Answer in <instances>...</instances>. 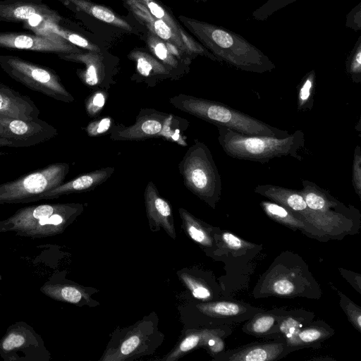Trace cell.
Masks as SVG:
<instances>
[{
  "mask_svg": "<svg viewBox=\"0 0 361 361\" xmlns=\"http://www.w3.org/2000/svg\"><path fill=\"white\" fill-rule=\"evenodd\" d=\"M66 204L51 205V204H42L36 207L27 208L22 213L31 216L34 219L39 220L43 217H47L52 215L54 213L61 209Z\"/></svg>",
  "mask_w": 361,
  "mask_h": 361,
  "instance_id": "cell-37",
  "label": "cell"
},
{
  "mask_svg": "<svg viewBox=\"0 0 361 361\" xmlns=\"http://www.w3.org/2000/svg\"><path fill=\"white\" fill-rule=\"evenodd\" d=\"M180 20L219 62L247 72H271L275 64L240 35L227 28L185 16Z\"/></svg>",
  "mask_w": 361,
  "mask_h": 361,
  "instance_id": "cell-1",
  "label": "cell"
},
{
  "mask_svg": "<svg viewBox=\"0 0 361 361\" xmlns=\"http://www.w3.org/2000/svg\"><path fill=\"white\" fill-rule=\"evenodd\" d=\"M348 305L346 307L348 315L349 316L352 322L354 323V325L356 328L360 331V309L356 310V307L353 305Z\"/></svg>",
  "mask_w": 361,
  "mask_h": 361,
  "instance_id": "cell-45",
  "label": "cell"
},
{
  "mask_svg": "<svg viewBox=\"0 0 361 361\" xmlns=\"http://www.w3.org/2000/svg\"><path fill=\"white\" fill-rule=\"evenodd\" d=\"M183 228L188 236L196 243L205 246L212 245V240L202 222L183 208L179 209Z\"/></svg>",
  "mask_w": 361,
  "mask_h": 361,
  "instance_id": "cell-24",
  "label": "cell"
},
{
  "mask_svg": "<svg viewBox=\"0 0 361 361\" xmlns=\"http://www.w3.org/2000/svg\"><path fill=\"white\" fill-rule=\"evenodd\" d=\"M128 4L130 5L134 13L142 20L151 32L159 39L169 42L178 47L180 51H186L190 55H202L212 61H218L207 49L201 44L194 41L192 38H185L178 34L165 21L157 18L149 13L146 7L140 1L132 0Z\"/></svg>",
  "mask_w": 361,
  "mask_h": 361,
  "instance_id": "cell-10",
  "label": "cell"
},
{
  "mask_svg": "<svg viewBox=\"0 0 361 361\" xmlns=\"http://www.w3.org/2000/svg\"><path fill=\"white\" fill-rule=\"evenodd\" d=\"M114 171V167L106 166L84 173L45 192L37 200L57 198L64 195L92 190L104 183Z\"/></svg>",
  "mask_w": 361,
  "mask_h": 361,
  "instance_id": "cell-17",
  "label": "cell"
},
{
  "mask_svg": "<svg viewBox=\"0 0 361 361\" xmlns=\"http://www.w3.org/2000/svg\"><path fill=\"white\" fill-rule=\"evenodd\" d=\"M283 351V346L277 343L254 345L233 353L228 360L267 361L275 360Z\"/></svg>",
  "mask_w": 361,
  "mask_h": 361,
  "instance_id": "cell-21",
  "label": "cell"
},
{
  "mask_svg": "<svg viewBox=\"0 0 361 361\" xmlns=\"http://www.w3.org/2000/svg\"><path fill=\"white\" fill-rule=\"evenodd\" d=\"M169 103L176 109L216 126L226 127L245 135L278 137L290 135L286 130L269 126L220 102L180 93L171 97Z\"/></svg>",
  "mask_w": 361,
  "mask_h": 361,
  "instance_id": "cell-3",
  "label": "cell"
},
{
  "mask_svg": "<svg viewBox=\"0 0 361 361\" xmlns=\"http://www.w3.org/2000/svg\"><path fill=\"white\" fill-rule=\"evenodd\" d=\"M275 318L269 314H262L253 319L248 325L250 331L255 334H264L274 324Z\"/></svg>",
  "mask_w": 361,
  "mask_h": 361,
  "instance_id": "cell-38",
  "label": "cell"
},
{
  "mask_svg": "<svg viewBox=\"0 0 361 361\" xmlns=\"http://www.w3.org/2000/svg\"><path fill=\"white\" fill-rule=\"evenodd\" d=\"M61 18L47 5L27 1H0V20L12 23L25 22L33 29L39 28L46 22L57 23Z\"/></svg>",
  "mask_w": 361,
  "mask_h": 361,
  "instance_id": "cell-12",
  "label": "cell"
},
{
  "mask_svg": "<svg viewBox=\"0 0 361 361\" xmlns=\"http://www.w3.org/2000/svg\"><path fill=\"white\" fill-rule=\"evenodd\" d=\"M69 170L67 163H54L0 184V204L36 201L43 193L63 183Z\"/></svg>",
  "mask_w": 361,
  "mask_h": 361,
  "instance_id": "cell-6",
  "label": "cell"
},
{
  "mask_svg": "<svg viewBox=\"0 0 361 361\" xmlns=\"http://www.w3.org/2000/svg\"><path fill=\"white\" fill-rule=\"evenodd\" d=\"M255 192L276 202L313 226L322 233L335 235L338 228H346L350 222L348 217L322 214L310 209L300 190L271 184L258 185Z\"/></svg>",
  "mask_w": 361,
  "mask_h": 361,
  "instance_id": "cell-7",
  "label": "cell"
},
{
  "mask_svg": "<svg viewBox=\"0 0 361 361\" xmlns=\"http://www.w3.org/2000/svg\"><path fill=\"white\" fill-rule=\"evenodd\" d=\"M36 34L0 32V47L58 54L81 52L73 44L46 30H35Z\"/></svg>",
  "mask_w": 361,
  "mask_h": 361,
  "instance_id": "cell-9",
  "label": "cell"
},
{
  "mask_svg": "<svg viewBox=\"0 0 361 361\" xmlns=\"http://www.w3.org/2000/svg\"><path fill=\"white\" fill-rule=\"evenodd\" d=\"M147 41L154 54L171 72L173 80L180 77L184 73V68L180 66L179 59L167 48L165 43L153 35L149 36Z\"/></svg>",
  "mask_w": 361,
  "mask_h": 361,
  "instance_id": "cell-23",
  "label": "cell"
},
{
  "mask_svg": "<svg viewBox=\"0 0 361 361\" xmlns=\"http://www.w3.org/2000/svg\"><path fill=\"white\" fill-rule=\"evenodd\" d=\"M345 71L353 82H361V37L359 36L345 61Z\"/></svg>",
  "mask_w": 361,
  "mask_h": 361,
  "instance_id": "cell-30",
  "label": "cell"
},
{
  "mask_svg": "<svg viewBox=\"0 0 361 361\" xmlns=\"http://www.w3.org/2000/svg\"><path fill=\"white\" fill-rule=\"evenodd\" d=\"M296 1L298 0H267L252 13L251 17L256 20L264 21L274 13Z\"/></svg>",
  "mask_w": 361,
  "mask_h": 361,
  "instance_id": "cell-31",
  "label": "cell"
},
{
  "mask_svg": "<svg viewBox=\"0 0 361 361\" xmlns=\"http://www.w3.org/2000/svg\"><path fill=\"white\" fill-rule=\"evenodd\" d=\"M302 324L295 319L287 318L280 326L281 331L286 335L287 341L292 338L300 329Z\"/></svg>",
  "mask_w": 361,
  "mask_h": 361,
  "instance_id": "cell-41",
  "label": "cell"
},
{
  "mask_svg": "<svg viewBox=\"0 0 361 361\" xmlns=\"http://www.w3.org/2000/svg\"><path fill=\"white\" fill-rule=\"evenodd\" d=\"M110 116L103 117L90 122L83 130L90 137H97L110 132L114 125Z\"/></svg>",
  "mask_w": 361,
  "mask_h": 361,
  "instance_id": "cell-35",
  "label": "cell"
},
{
  "mask_svg": "<svg viewBox=\"0 0 361 361\" xmlns=\"http://www.w3.org/2000/svg\"><path fill=\"white\" fill-rule=\"evenodd\" d=\"M0 67L11 78L33 91L65 103L74 101L59 75L47 67L8 55L0 56Z\"/></svg>",
  "mask_w": 361,
  "mask_h": 361,
  "instance_id": "cell-5",
  "label": "cell"
},
{
  "mask_svg": "<svg viewBox=\"0 0 361 361\" xmlns=\"http://www.w3.org/2000/svg\"><path fill=\"white\" fill-rule=\"evenodd\" d=\"M25 343V338L20 334H11L3 342V348L5 350H11L18 348Z\"/></svg>",
  "mask_w": 361,
  "mask_h": 361,
  "instance_id": "cell-44",
  "label": "cell"
},
{
  "mask_svg": "<svg viewBox=\"0 0 361 361\" xmlns=\"http://www.w3.org/2000/svg\"><path fill=\"white\" fill-rule=\"evenodd\" d=\"M316 89V73L314 70L307 72L298 85L297 107L300 111L312 109Z\"/></svg>",
  "mask_w": 361,
  "mask_h": 361,
  "instance_id": "cell-26",
  "label": "cell"
},
{
  "mask_svg": "<svg viewBox=\"0 0 361 361\" xmlns=\"http://www.w3.org/2000/svg\"><path fill=\"white\" fill-rule=\"evenodd\" d=\"M198 310L211 317H230L238 314L241 312L239 305L231 302H216L199 304Z\"/></svg>",
  "mask_w": 361,
  "mask_h": 361,
  "instance_id": "cell-29",
  "label": "cell"
},
{
  "mask_svg": "<svg viewBox=\"0 0 361 361\" xmlns=\"http://www.w3.org/2000/svg\"><path fill=\"white\" fill-rule=\"evenodd\" d=\"M326 335V333L321 329L310 327L300 329L292 338L287 341L289 345H292L306 344L319 340Z\"/></svg>",
  "mask_w": 361,
  "mask_h": 361,
  "instance_id": "cell-34",
  "label": "cell"
},
{
  "mask_svg": "<svg viewBox=\"0 0 361 361\" xmlns=\"http://www.w3.org/2000/svg\"><path fill=\"white\" fill-rule=\"evenodd\" d=\"M302 185L300 192L307 206L312 210L334 216L347 217L349 215L348 209L316 183L302 180Z\"/></svg>",
  "mask_w": 361,
  "mask_h": 361,
  "instance_id": "cell-18",
  "label": "cell"
},
{
  "mask_svg": "<svg viewBox=\"0 0 361 361\" xmlns=\"http://www.w3.org/2000/svg\"><path fill=\"white\" fill-rule=\"evenodd\" d=\"M36 30H46L50 31L61 37L76 47H82L90 51L100 53V49L98 47L91 44L87 39L82 36L64 30L59 26L56 23L46 22Z\"/></svg>",
  "mask_w": 361,
  "mask_h": 361,
  "instance_id": "cell-28",
  "label": "cell"
},
{
  "mask_svg": "<svg viewBox=\"0 0 361 361\" xmlns=\"http://www.w3.org/2000/svg\"><path fill=\"white\" fill-rule=\"evenodd\" d=\"M169 114L153 109H142L133 125H114L109 132L116 141H140L159 137Z\"/></svg>",
  "mask_w": 361,
  "mask_h": 361,
  "instance_id": "cell-11",
  "label": "cell"
},
{
  "mask_svg": "<svg viewBox=\"0 0 361 361\" xmlns=\"http://www.w3.org/2000/svg\"><path fill=\"white\" fill-rule=\"evenodd\" d=\"M152 331L149 322L137 323L116 345L107 349L101 360L123 361L138 355L145 348Z\"/></svg>",
  "mask_w": 361,
  "mask_h": 361,
  "instance_id": "cell-15",
  "label": "cell"
},
{
  "mask_svg": "<svg viewBox=\"0 0 361 361\" xmlns=\"http://www.w3.org/2000/svg\"><path fill=\"white\" fill-rule=\"evenodd\" d=\"M222 240L226 247L231 250H237L242 249L245 246H247V243L229 232H225L223 233Z\"/></svg>",
  "mask_w": 361,
  "mask_h": 361,
  "instance_id": "cell-43",
  "label": "cell"
},
{
  "mask_svg": "<svg viewBox=\"0 0 361 361\" xmlns=\"http://www.w3.org/2000/svg\"><path fill=\"white\" fill-rule=\"evenodd\" d=\"M144 199L151 229L159 231L162 228L171 238L176 239L171 207L169 202L159 195L152 181H149L146 185Z\"/></svg>",
  "mask_w": 361,
  "mask_h": 361,
  "instance_id": "cell-14",
  "label": "cell"
},
{
  "mask_svg": "<svg viewBox=\"0 0 361 361\" xmlns=\"http://www.w3.org/2000/svg\"><path fill=\"white\" fill-rule=\"evenodd\" d=\"M218 140L223 150L235 159L268 162L273 158L290 156L299 161V151L305 147V133L296 130L285 137L249 135L224 126H216Z\"/></svg>",
  "mask_w": 361,
  "mask_h": 361,
  "instance_id": "cell-2",
  "label": "cell"
},
{
  "mask_svg": "<svg viewBox=\"0 0 361 361\" xmlns=\"http://www.w3.org/2000/svg\"><path fill=\"white\" fill-rule=\"evenodd\" d=\"M39 109L28 96L0 82V114L34 121L39 118Z\"/></svg>",
  "mask_w": 361,
  "mask_h": 361,
  "instance_id": "cell-16",
  "label": "cell"
},
{
  "mask_svg": "<svg viewBox=\"0 0 361 361\" xmlns=\"http://www.w3.org/2000/svg\"><path fill=\"white\" fill-rule=\"evenodd\" d=\"M274 293L279 295H289L294 292L295 286L288 279H281L276 281L272 286Z\"/></svg>",
  "mask_w": 361,
  "mask_h": 361,
  "instance_id": "cell-42",
  "label": "cell"
},
{
  "mask_svg": "<svg viewBox=\"0 0 361 361\" xmlns=\"http://www.w3.org/2000/svg\"><path fill=\"white\" fill-rule=\"evenodd\" d=\"M68 1L79 10L98 20L126 30H132L131 26L127 22L117 17L111 11L104 6L93 4L87 0H68Z\"/></svg>",
  "mask_w": 361,
  "mask_h": 361,
  "instance_id": "cell-22",
  "label": "cell"
},
{
  "mask_svg": "<svg viewBox=\"0 0 361 361\" xmlns=\"http://www.w3.org/2000/svg\"><path fill=\"white\" fill-rule=\"evenodd\" d=\"M59 56L66 61L84 63L85 68L78 70V75L85 85L91 88L108 91L114 83L112 73L101 52L62 54H59Z\"/></svg>",
  "mask_w": 361,
  "mask_h": 361,
  "instance_id": "cell-13",
  "label": "cell"
},
{
  "mask_svg": "<svg viewBox=\"0 0 361 361\" xmlns=\"http://www.w3.org/2000/svg\"><path fill=\"white\" fill-rule=\"evenodd\" d=\"M130 59L136 63L139 82H144L153 87L157 82L167 78L173 79L169 70L159 61L147 53L137 51L130 54Z\"/></svg>",
  "mask_w": 361,
  "mask_h": 361,
  "instance_id": "cell-19",
  "label": "cell"
},
{
  "mask_svg": "<svg viewBox=\"0 0 361 361\" xmlns=\"http://www.w3.org/2000/svg\"><path fill=\"white\" fill-rule=\"evenodd\" d=\"M359 3L346 16L345 26L355 31L361 29V6Z\"/></svg>",
  "mask_w": 361,
  "mask_h": 361,
  "instance_id": "cell-40",
  "label": "cell"
},
{
  "mask_svg": "<svg viewBox=\"0 0 361 361\" xmlns=\"http://www.w3.org/2000/svg\"><path fill=\"white\" fill-rule=\"evenodd\" d=\"M180 277L194 298L199 300H207L211 298L210 290L196 278L186 273H182Z\"/></svg>",
  "mask_w": 361,
  "mask_h": 361,
  "instance_id": "cell-33",
  "label": "cell"
},
{
  "mask_svg": "<svg viewBox=\"0 0 361 361\" xmlns=\"http://www.w3.org/2000/svg\"><path fill=\"white\" fill-rule=\"evenodd\" d=\"M59 293L63 300L71 303H78L82 298L90 300L87 293L74 286H63L61 288Z\"/></svg>",
  "mask_w": 361,
  "mask_h": 361,
  "instance_id": "cell-39",
  "label": "cell"
},
{
  "mask_svg": "<svg viewBox=\"0 0 361 361\" xmlns=\"http://www.w3.org/2000/svg\"><path fill=\"white\" fill-rule=\"evenodd\" d=\"M108 97V91L97 89L87 97L85 110L91 118H97L105 106Z\"/></svg>",
  "mask_w": 361,
  "mask_h": 361,
  "instance_id": "cell-32",
  "label": "cell"
},
{
  "mask_svg": "<svg viewBox=\"0 0 361 361\" xmlns=\"http://www.w3.org/2000/svg\"><path fill=\"white\" fill-rule=\"evenodd\" d=\"M264 212L273 220L292 228L305 230L317 235L319 233L315 231L313 226L300 219L285 207L274 202L263 201L260 204Z\"/></svg>",
  "mask_w": 361,
  "mask_h": 361,
  "instance_id": "cell-20",
  "label": "cell"
},
{
  "mask_svg": "<svg viewBox=\"0 0 361 361\" xmlns=\"http://www.w3.org/2000/svg\"><path fill=\"white\" fill-rule=\"evenodd\" d=\"M183 184L195 195L214 208L221 193V176L211 151L195 140L178 165Z\"/></svg>",
  "mask_w": 361,
  "mask_h": 361,
  "instance_id": "cell-4",
  "label": "cell"
},
{
  "mask_svg": "<svg viewBox=\"0 0 361 361\" xmlns=\"http://www.w3.org/2000/svg\"><path fill=\"white\" fill-rule=\"evenodd\" d=\"M211 331L209 330L190 331L163 360L166 361L176 360L200 344H205L206 339Z\"/></svg>",
  "mask_w": 361,
  "mask_h": 361,
  "instance_id": "cell-25",
  "label": "cell"
},
{
  "mask_svg": "<svg viewBox=\"0 0 361 361\" xmlns=\"http://www.w3.org/2000/svg\"><path fill=\"white\" fill-rule=\"evenodd\" d=\"M188 121L169 114L159 137L180 145H185L186 142L182 132L188 128Z\"/></svg>",
  "mask_w": 361,
  "mask_h": 361,
  "instance_id": "cell-27",
  "label": "cell"
},
{
  "mask_svg": "<svg viewBox=\"0 0 361 361\" xmlns=\"http://www.w3.org/2000/svg\"><path fill=\"white\" fill-rule=\"evenodd\" d=\"M6 152H1L0 151V156L6 154Z\"/></svg>",
  "mask_w": 361,
  "mask_h": 361,
  "instance_id": "cell-46",
  "label": "cell"
},
{
  "mask_svg": "<svg viewBox=\"0 0 361 361\" xmlns=\"http://www.w3.org/2000/svg\"><path fill=\"white\" fill-rule=\"evenodd\" d=\"M57 135L56 128L40 118L24 121L0 114V147H29Z\"/></svg>",
  "mask_w": 361,
  "mask_h": 361,
  "instance_id": "cell-8",
  "label": "cell"
},
{
  "mask_svg": "<svg viewBox=\"0 0 361 361\" xmlns=\"http://www.w3.org/2000/svg\"><path fill=\"white\" fill-rule=\"evenodd\" d=\"M352 184L357 195L361 198V148L357 145L354 150Z\"/></svg>",
  "mask_w": 361,
  "mask_h": 361,
  "instance_id": "cell-36",
  "label": "cell"
}]
</instances>
